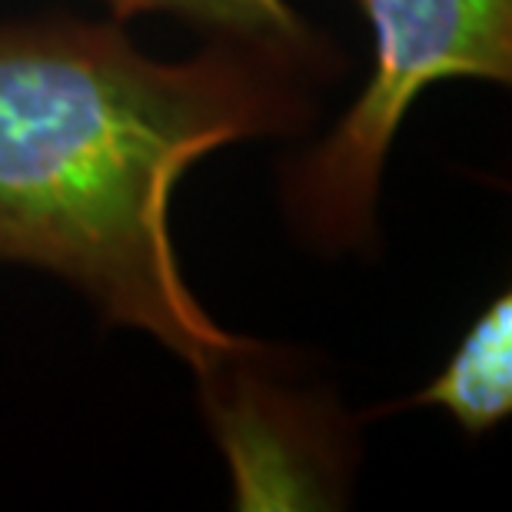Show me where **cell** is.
<instances>
[{
    "label": "cell",
    "mask_w": 512,
    "mask_h": 512,
    "mask_svg": "<svg viewBox=\"0 0 512 512\" xmlns=\"http://www.w3.org/2000/svg\"><path fill=\"white\" fill-rule=\"evenodd\" d=\"M343 60L210 40L190 60L140 54L124 24L0 20V260L64 276L107 323L190 363L210 409L263 370V343L197 303L170 197L207 153L300 133Z\"/></svg>",
    "instance_id": "6da1fadb"
},
{
    "label": "cell",
    "mask_w": 512,
    "mask_h": 512,
    "mask_svg": "<svg viewBox=\"0 0 512 512\" xmlns=\"http://www.w3.org/2000/svg\"><path fill=\"white\" fill-rule=\"evenodd\" d=\"M373 74L326 137L283 173L293 230L320 250L373 240L383 167L409 107L443 80H512V0H360Z\"/></svg>",
    "instance_id": "7a4b0ae2"
},
{
    "label": "cell",
    "mask_w": 512,
    "mask_h": 512,
    "mask_svg": "<svg viewBox=\"0 0 512 512\" xmlns=\"http://www.w3.org/2000/svg\"><path fill=\"white\" fill-rule=\"evenodd\" d=\"M443 406L466 436H483L512 413V293H499L449 356L446 370L406 403L383 406Z\"/></svg>",
    "instance_id": "3957f363"
},
{
    "label": "cell",
    "mask_w": 512,
    "mask_h": 512,
    "mask_svg": "<svg viewBox=\"0 0 512 512\" xmlns=\"http://www.w3.org/2000/svg\"><path fill=\"white\" fill-rule=\"evenodd\" d=\"M117 24L137 14H173L210 40H243L300 54L333 50L286 0H104Z\"/></svg>",
    "instance_id": "277c9868"
}]
</instances>
